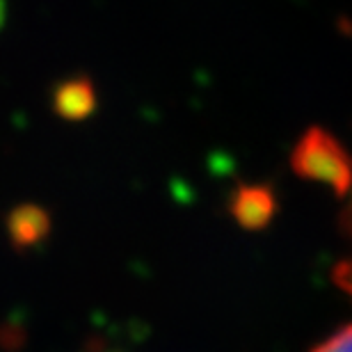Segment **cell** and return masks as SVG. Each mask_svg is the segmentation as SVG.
Returning <instances> with one entry per match:
<instances>
[{
	"label": "cell",
	"instance_id": "7a4b0ae2",
	"mask_svg": "<svg viewBox=\"0 0 352 352\" xmlns=\"http://www.w3.org/2000/svg\"><path fill=\"white\" fill-rule=\"evenodd\" d=\"M51 231V215L37 204H21L7 215V236L14 250L23 252L44 241Z\"/></svg>",
	"mask_w": 352,
	"mask_h": 352
},
{
	"label": "cell",
	"instance_id": "ba28073f",
	"mask_svg": "<svg viewBox=\"0 0 352 352\" xmlns=\"http://www.w3.org/2000/svg\"><path fill=\"white\" fill-rule=\"evenodd\" d=\"M5 19H7V5H5V0H0V30H3V25H5Z\"/></svg>",
	"mask_w": 352,
	"mask_h": 352
},
{
	"label": "cell",
	"instance_id": "277c9868",
	"mask_svg": "<svg viewBox=\"0 0 352 352\" xmlns=\"http://www.w3.org/2000/svg\"><path fill=\"white\" fill-rule=\"evenodd\" d=\"M234 210L236 220L248 229H258L270 220L274 213V199L265 188H241L234 199Z\"/></svg>",
	"mask_w": 352,
	"mask_h": 352
},
{
	"label": "cell",
	"instance_id": "3957f363",
	"mask_svg": "<svg viewBox=\"0 0 352 352\" xmlns=\"http://www.w3.org/2000/svg\"><path fill=\"white\" fill-rule=\"evenodd\" d=\"M96 108V91L94 85L76 76V78L62 80L58 87L53 89V110L67 122H80V119L89 117Z\"/></svg>",
	"mask_w": 352,
	"mask_h": 352
},
{
	"label": "cell",
	"instance_id": "6da1fadb",
	"mask_svg": "<svg viewBox=\"0 0 352 352\" xmlns=\"http://www.w3.org/2000/svg\"><path fill=\"white\" fill-rule=\"evenodd\" d=\"M291 165L298 176L322 183L336 195L346 197L352 190V158L339 140L320 126L309 129L298 140L291 156Z\"/></svg>",
	"mask_w": 352,
	"mask_h": 352
},
{
	"label": "cell",
	"instance_id": "5b68a950",
	"mask_svg": "<svg viewBox=\"0 0 352 352\" xmlns=\"http://www.w3.org/2000/svg\"><path fill=\"white\" fill-rule=\"evenodd\" d=\"M311 352H352V325H346L332 336H327Z\"/></svg>",
	"mask_w": 352,
	"mask_h": 352
},
{
	"label": "cell",
	"instance_id": "52a82bcc",
	"mask_svg": "<svg viewBox=\"0 0 352 352\" xmlns=\"http://www.w3.org/2000/svg\"><path fill=\"white\" fill-rule=\"evenodd\" d=\"M82 352H124V350H119V348H112V346H105V343H91V346H87Z\"/></svg>",
	"mask_w": 352,
	"mask_h": 352
},
{
	"label": "cell",
	"instance_id": "8992f818",
	"mask_svg": "<svg viewBox=\"0 0 352 352\" xmlns=\"http://www.w3.org/2000/svg\"><path fill=\"white\" fill-rule=\"evenodd\" d=\"M336 279H339V284L343 288H348V291L352 293V263L341 265L339 270H336Z\"/></svg>",
	"mask_w": 352,
	"mask_h": 352
}]
</instances>
